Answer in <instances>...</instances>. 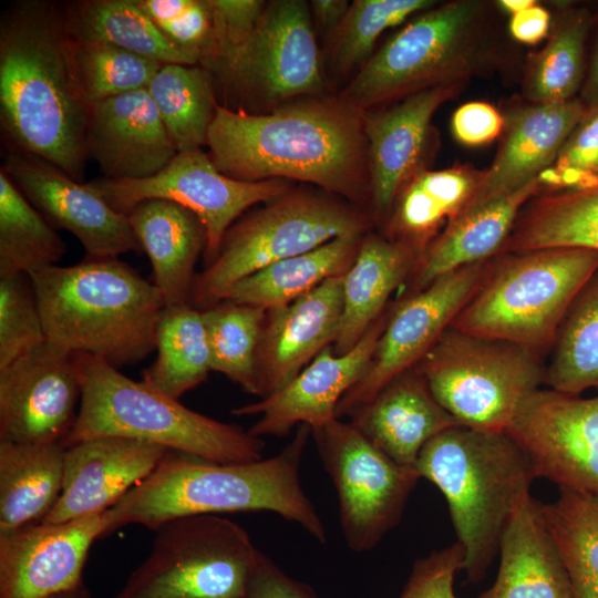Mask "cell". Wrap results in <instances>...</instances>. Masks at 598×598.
I'll list each match as a JSON object with an SVG mask.
<instances>
[{"label": "cell", "instance_id": "obj_47", "mask_svg": "<svg viewBox=\"0 0 598 598\" xmlns=\"http://www.w3.org/2000/svg\"><path fill=\"white\" fill-rule=\"evenodd\" d=\"M538 181L542 192L598 185V105L587 107L557 157L538 176Z\"/></svg>", "mask_w": 598, "mask_h": 598}, {"label": "cell", "instance_id": "obj_46", "mask_svg": "<svg viewBox=\"0 0 598 598\" xmlns=\"http://www.w3.org/2000/svg\"><path fill=\"white\" fill-rule=\"evenodd\" d=\"M166 39L195 56L199 64L215 48V31L208 0H136Z\"/></svg>", "mask_w": 598, "mask_h": 598}, {"label": "cell", "instance_id": "obj_4", "mask_svg": "<svg viewBox=\"0 0 598 598\" xmlns=\"http://www.w3.org/2000/svg\"><path fill=\"white\" fill-rule=\"evenodd\" d=\"M29 276L48 342L101 358L117 369L138 363L155 350L163 297L118 257H87Z\"/></svg>", "mask_w": 598, "mask_h": 598}, {"label": "cell", "instance_id": "obj_26", "mask_svg": "<svg viewBox=\"0 0 598 598\" xmlns=\"http://www.w3.org/2000/svg\"><path fill=\"white\" fill-rule=\"evenodd\" d=\"M351 423L396 464L415 468L423 446L439 433L461 425L433 396L412 368L390 381L354 411Z\"/></svg>", "mask_w": 598, "mask_h": 598}, {"label": "cell", "instance_id": "obj_18", "mask_svg": "<svg viewBox=\"0 0 598 598\" xmlns=\"http://www.w3.org/2000/svg\"><path fill=\"white\" fill-rule=\"evenodd\" d=\"M1 168L48 220L79 239L87 257L143 251L126 215L113 209L86 183L40 157L16 151L4 156Z\"/></svg>", "mask_w": 598, "mask_h": 598}, {"label": "cell", "instance_id": "obj_43", "mask_svg": "<svg viewBox=\"0 0 598 598\" xmlns=\"http://www.w3.org/2000/svg\"><path fill=\"white\" fill-rule=\"evenodd\" d=\"M75 54L80 79L92 104L147 89L163 65L100 41L76 39Z\"/></svg>", "mask_w": 598, "mask_h": 598}, {"label": "cell", "instance_id": "obj_1", "mask_svg": "<svg viewBox=\"0 0 598 598\" xmlns=\"http://www.w3.org/2000/svg\"><path fill=\"white\" fill-rule=\"evenodd\" d=\"M66 2L25 0L0 20V122L11 151L81 182L92 114Z\"/></svg>", "mask_w": 598, "mask_h": 598}, {"label": "cell", "instance_id": "obj_41", "mask_svg": "<svg viewBox=\"0 0 598 598\" xmlns=\"http://www.w3.org/2000/svg\"><path fill=\"white\" fill-rule=\"evenodd\" d=\"M589 18L582 11H563L551 24L547 44L530 60L524 92L533 104L574 99L584 71Z\"/></svg>", "mask_w": 598, "mask_h": 598}, {"label": "cell", "instance_id": "obj_17", "mask_svg": "<svg viewBox=\"0 0 598 598\" xmlns=\"http://www.w3.org/2000/svg\"><path fill=\"white\" fill-rule=\"evenodd\" d=\"M81 398L76 353L45 341L0 369V441L63 443Z\"/></svg>", "mask_w": 598, "mask_h": 598}, {"label": "cell", "instance_id": "obj_56", "mask_svg": "<svg viewBox=\"0 0 598 598\" xmlns=\"http://www.w3.org/2000/svg\"><path fill=\"white\" fill-rule=\"evenodd\" d=\"M47 598H91V595L84 582H82L73 589L61 591Z\"/></svg>", "mask_w": 598, "mask_h": 598}, {"label": "cell", "instance_id": "obj_49", "mask_svg": "<svg viewBox=\"0 0 598 598\" xmlns=\"http://www.w3.org/2000/svg\"><path fill=\"white\" fill-rule=\"evenodd\" d=\"M215 31L213 59L243 47L251 37L265 10L260 0H208Z\"/></svg>", "mask_w": 598, "mask_h": 598}, {"label": "cell", "instance_id": "obj_50", "mask_svg": "<svg viewBox=\"0 0 598 598\" xmlns=\"http://www.w3.org/2000/svg\"><path fill=\"white\" fill-rule=\"evenodd\" d=\"M505 120L489 103L468 102L452 115L451 130L457 142L478 146L495 140L503 131Z\"/></svg>", "mask_w": 598, "mask_h": 598}, {"label": "cell", "instance_id": "obj_29", "mask_svg": "<svg viewBox=\"0 0 598 598\" xmlns=\"http://www.w3.org/2000/svg\"><path fill=\"white\" fill-rule=\"evenodd\" d=\"M126 217L151 260L152 282L165 306L189 303L197 275L195 265L207 241L200 219L179 204L162 198L138 203Z\"/></svg>", "mask_w": 598, "mask_h": 598}, {"label": "cell", "instance_id": "obj_24", "mask_svg": "<svg viewBox=\"0 0 598 598\" xmlns=\"http://www.w3.org/2000/svg\"><path fill=\"white\" fill-rule=\"evenodd\" d=\"M177 153L146 89L92 104L87 156L104 178L152 177Z\"/></svg>", "mask_w": 598, "mask_h": 598}, {"label": "cell", "instance_id": "obj_20", "mask_svg": "<svg viewBox=\"0 0 598 598\" xmlns=\"http://www.w3.org/2000/svg\"><path fill=\"white\" fill-rule=\"evenodd\" d=\"M384 312L358 344L343 354L326 347L279 391L233 410L235 415H260L248 430L256 436H285L295 426H322L336 417L341 398L363 377L385 327Z\"/></svg>", "mask_w": 598, "mask_h": 598}, {"label": "cell", "instance_id": "obj_32", "mask_svg": "<svg viewBox=\"0 0 598 598\" xmlns=\"http://www.w3.org/2000/svg\"><path fill=\"white\" fill-rule=\"evenodd\" d=\"M65 447L0 441V532L42 522L63 487Z\"/></svg>", "mask_w": 598, "mask_h": 598}, {"label": "cell", "instance_id": "obj_52", "mask_svg": "<svg viewBox=\"0 0 598 598\" xmlns=\"http://www.w3.org/2000/svg\"><path fill=\"white\" fill-rule=\"evenodd\" d=\"M551 30L550 13L537 2L512 16L509 32L512 37L525 44H535L547 37Z\"/></svg>", "mask_w": 598, "mask_h": 598}, {"label": "cell", "instance_id": "obj_11", "mask_svg": "<svg viewBox=\"0 0 598 598\" xmlns=\"http://www.w3.org/2000/svg\"><path fill=\"white\" fill-rule=\"evenodd\" d=\"M148 556L113 598H245L260 551L218 515L169 519L154 529Z\"/></svg>", "mask_w": 598, "mask_h": 598}, {"label": "cell", "instance_id": "obj_28", "mask_svg": "<svg viewBox=\"0 0 598 598\" xmlns=\"http://www.w3.org/2000/svg\"><path fill=\"white\" fill-rule=\"evenodd\" d=\"M542 192L538 178L520 189L464 210L419 256L406 296L453 270L498 255L525 204Z\"/></svg>", "mask_w": 598, "mask_h": 598}, {"label": "cell", "instance_id": "obj_6", "mask_svg": "<svg viewBox=\"0 0 598 598\" xmlns=\"http://www.w3.org/2000/svg\"><path fill=\"white\" fill-rule=\"evenodd\" d=\"M82 398L64 447L99 436H121L215 463L264 458L265 442L235 424L187 409L101 358L76 353Z\"/></svg>", "mask_w": 598, "mask_h": 598}, {"label": "cell", "instance_id": "obj_16", "mask_svg": "<svg viewBox=\"0 0 598 598\" xmlns=\"http://www.w3.org/2000/svg\"><path fill=\"white\" fill-rule=\"evenodd\" d=\"M506 433L530 457L538 478L598 499V395L538 389Z\"/></svg>", "mask_w": 598, "mask_h": 598}, {"label": "cell", "instance_id": "obj_2", "mask_svg": "<svg viewBox=\"0 0 598 598\" xmlns=\"http://www.w3.org/2000/svg\"><path fill=\"white\" fill-rule=\"evenodd\" d=\"M364 137L363 113L350 102H307L271 114L217 104L206 144L214 165L230 178H291L358 198Z\"/></svg>", "mask_w": 598, "mask_h": 598}, {"label": "cell", "instance_id": "obj_53", "mask_svg": "<svg viewBox=\"0 0 598 598\" xmlns=\"http://www.w3.org/2000/svg\"><path fill=\"white\" fill-rule=\"evenodd\" d=\"M311 7L320 27L330 30L342 22L350 4L346 0H313Z\"/></svg>", "mask_w": 598, "mask_h": 598}, {"label": "cell", "instance_id": "obj_27", "mask_svg": "<svg viewBox=\"0 0 598 598\" xmlns=\"http://www.w3.org/2000/svg\"><path fill=\"white\" fill-rule=\"evenodd\" d=\"M493 585L478 598H573L568 571L545 522L542 502L525 495L499 543Z\"/></svg>", "mask_w": 598, "mask_h": 598}, {"label": "cell", "instance_id": "obj_54", "mask_svg": "<svg viewBox=\"0 0 598 598\" xmlns=\"http://www.w3.org/2000/svg\"><path fill=\"white\" fill-rule=\"evenodd\" d=\"M586 99L587 102L585 104L587 107L598 105V45L594 55L590 74L586 86Z\"/></svg>", "mask_w": 598, "mask_h": 598}, {"label": "cell", "instance_id": "obj_35", "mask_svg": "<svg viewBox=\"0 0 598 598\" xmlns=\"http://www.w3.org/2000/svg\"><path fill=\"white\" fill-rule=\"evenodd\" d=\"M66 11L79 40L105 42L162 64H199L166 39L136 0L73 1Z\"/></svg>", "mask_w": 598, "mask_h": 598}, {"label": "cell", "instance_id": "obj_5", "mask_svg": "<svg viewBox=\"0 0 598 598\" xmlns=\"http://www.w3.org/2000/svg\"><path fill=\"white\" fill-rule=\"evenodd\" d=\"M415 468L444 495L465 553L463 570L470 582H480L517 504L538 478L530 457L506 432L456 425L423 446Z\"/></svg>", "mask_w": 598, "mask_h": 598}, {"label": "cell", "instance_id": "obj_42", "mask_svg": "<svg viewBox=\"0 0 598 598\" xmlns=\"http://www.w3.org/2000/svg\"><path fill=\"white\" fill-rule=\"evenodd\" d=\"M200 311L212 371L223 373L245 392L258 395L256 359L266 310L223 300Z\"/></svg>", "mask_w": 598, "mask_h": 598}, {"label": "cell", "instance_id": "obj_30", "mask_svg": "<svg viewBox=\"0 0 598 598\" xmlns=\"http://www.w3.org/2000/svg\"><path fill=\"white\" fill-rule=\"evenodd\" d=\"M419 256L410 246L388 237L362 238L343 278V310L334 353H347L358 344L384 313L391 295L409 279Z\"/></svg>", "mask_w": 598, "mask_h": 598}, {"label": "cell", "instance_id": "obj_48", "mask_svg": "<svg viewBox=\"0 0 598 598\" xmlns=\"http://www.w3.org/2000/svg\"><path fill=\"white\" fill-rule=\"evenodd\" d=\"M464 557L455 542L416 559L399 598H456L454 579L463 570Z\"/></svg>", "mask_w": 598, "mask_h": 598}, {"label": "cell", "instance_id": "obj_37", "mask_svg": "<svg viewBox=\"0 0 598 598\" xmlns=\"http://www.w3.org/2000/svg\"><path fill=\"white\" fill-rule=\"evenodd\" d=\"M178 153L206 144L217 102L200 64H163L146 89Z\"/></svg>", "mask_w": 598, "mask_h": 598}, {"label": "cell", "instance_id": "obj_9", "mask_svg": "<svg viewBox=\"0 0 598 598\" xmlns=\"http://www.w3.org/2000/svg\"><path fill=\"white\" fill-rule=\"evenodd\" d=\"M414 368L461 425L481 431L506 432L523 401L546 382L540 354L451 327Z\"/></svg>", "mask_w": 598, "mask_h": 598}, {"label": "cell", "instance_id": "obj_3", "mask_svg": "<svg viewBox=\"0 0 598 598\" xmlns=\"http://www.w3.org/2000/svg\"><path fill=\"white\" fill-rule=\"evenodd\" d=\"M307 424L275 456L247 463H215L169 452L154 472L105 512V536L126 525L155 529L183 516L271 512L299 525L317 542L327 530L302 488Z\"/></svg>", "mask_w": 598, "mask_h": 598}, {"label": "cell", "instance_id": "obj_33", "mask_svg": "<svg viewBox=\"0 0 598 598\" xmlns=\"http://www.w3.org/2000/svg\"><path fill=\"white\" fill-rule=\"evenodd\" d=\"M544 248L598 251V185L542 192L532 197L501 252Z\"/></svg>", "mask_w": 598, "mask_h": 598}, {"label": "cell", "instance_id": "obj_23", "mask_svg": "<svg viewBox=\"0 0 598 598\" xmlns=\"http://www.w3.org/2000/svg\"><path fill=\"white\" fill-rule=\"evenodd\" d=\"M464 84L425 89L388 110L363 113L369 144L370 189L374 215L388 219L402 187L420 171L431 120L436 110L460 93Z\"/></svg>", "mask_w": 598, "mask_h": 598}, {"label": "cell", "instance_id": "obj_31", "mask_svg": "<svg viewBox=\"0 0 598 598\" xmlns=\"http://www.w3.org/2000/svg\"><path fill=\"white\" fill-rule=\"evenodd\" d=\"M484 172L471 165L439 171L422 169L400 190L388 217V238L419 255L460 216L476 194Z\"/></svg>", "mask_w": 598, "mask_h": 598}, {"label": "cell", "instance_id": "obj_19", "mask_svg": "<svg viewBox=\"0 0 598 598\" xmlns=\"http://www.w3.org/2000/svg\"><path fill=\"white\" fill-rule=\"evenodd\" d=\"M105 512L0 532V598H47L81 585L90 547L105 536Z\"/></svg>", "mask_w": 598, "mask_h": 598}, {"label": "cell", "instance_id": "obj_45", "mask_svg": "<svg viewBox=\"0 0 598 598\" xmlns=\"http://www.w3.org/2000/svg\"><path fill=\"white\" fill-rule=\"evenodd\" d=\"M45 341L30 276L14 274L0 277V369Z\"/></svg>", "mask_w": 598, "mask_h": 598}, {"label": "cell", "instance_id": "obj_7", "mask_svg": "<svg viewBox=\"0 0 598 598\" xmlns=\"http://www.w3.org/2000/svg\"><path fill=\"white\" fill-rule=\"evenodd\" d=\"M598 269V251L544 248L501 252L451 323L458 331L550 351L569 307Z\"/></svg>", "mask_w": 598, "mask_h": 598}, {"label": "cell", "instance_id": "obj_34", "mask_svg": "<svg viewBox=\"0 0 598 598\" xmlns=\"http://www.w3.org/2000/svg\"><path fill=\"white\" fill-rule=\"evenodd\" d=\"M363 235L338 237L308 252L274 262L238 281L225 300L266 311L289 305L353 264Z\"/></svg>", "mask_w": 598, "mask_h": 598}, {"label": "cell", "instance_id": "obj_13", "mask_svg": "<svg viewBox=\"0 0 598 598\" xmlns=\"http://www.w3.org/2000/svg\"><path fill=\"white\" fill-rule=\"evenodd\" d=\"M113 209L126 215L138 203L162 198L193 212L206 230L207 266L217 257L228 228L246 209L287 193L280 179L243 182L220 173L202 150L177 153L152 177L133 181L99 178L86 183Z\"/></svg>", "mask_w": 598, "mask_h": 598}, {"label": "cell", "instance_id": "obj_39", "mask_svg": "<svg viewBox=\"0 0 598 598\" xmlns=\"http://www.w3.org/2000/svg\"><path fill=\"white\" fill-rule=\"evenodd\" d=\"M65 251L48 219L0 168V277L56 265Z\"/></svg>", "mask_w": 598, "mask_h": 598}, {"label": "cell", "instance_id": "obj_55", "mask_svg": "<svg viewBox=\"0 0 598 598\" xmlns=\"http://www.w3.org/2000/svg\"><path fill=\"white\" fill-rule=\"evenodd\" d=\"M536 1L534 0H501L497 1V6L501 7L505 12L511 13L512 16L515 13H518L532 6H534Z\"/></svg>", "mask_w": 598, "mask_h": 598}, {"label": "cell", "instance_id": "obj_8", "mask_svg": "<svg viewBox=\"0 0 598 598\" xmlns=\"http://www.w3.org/2000/svg\"><path fill=\"white\" fill-rule=\"evenodd\" d=\"M488 4L455 0L423 11L369 59L346 91L368 107L446 84H466L487 60Z\"/></svg>", "mask_w": 598, "mask_h": 598}, {"label": "cell", "instance_id": "obj_40", "mask_svg": "<svg viewBox=\"0 0 598 598\" xmlns=\"http://www.w3.org/2000/svg\"><path fill=\"white\" fill-rule=\"evenodd\" d=\"M570 579L573 598H598V499L565 488L542 503Z\"/></svg>", "mask_w": 598, "mask_h": 598}, {"label": "cell", "instance_id": "obj_12", "mask_svg": "<svg viewBox=\"0 0 598 598\" xmlns=\"http://www.w3.org/2000/svg\"><path fill=\"white\" fill-rule=\"evenodd\" d=\"M311 436L336 487L349 549H373L400 523L419 472L393 462L351 422L334 419Z\"/></svg>", "mask_w": 598, "mask_h": 598}, {"label": "cell", "instance_id": "obj_14", "mask_svg": "<svg viewBox=\"0 0 598 598\" xmlns=\"http://www.w3.org/2000/svg\"><path fill=\"white\" fill-rule=\"evenodd\" d=\"M240 95L281 101L322 89L319 52L307 4L275 1L249 40L202 65Z\"/></svg>", "mask_w": 598, "mask_h": 598}, {"label": "cell", "instance_id": "obj_10", "mask_svg": "<svg viewBox=\"0 0 598 598\" xmlns=\"http://www.w3.org/2000/svg\"><path fill=\"white\" fill-rule=\"evenodd\" d=\"M368 225L364 215L340 202L287 192L228 228L216 259L196 275L189 303L207 309L256 271L338 237L363 235Z\"/></svg>", "mask_w": 598, "mask_h": 598}, {"label": "cell", "instance_id": "obj_38", "mask_svg": "<svg viewBox=\"0 0 598 598\" xmlns=\"http://www.w3.org/2000/svg\"><path fill=\"white\" fill-rule=\"evenodd\" d=\"M550 351L549 389L573 395L598 389V269L569 307Z\"/></svg>", "mask_w": 598, "mask_h": 598}, {"label": "cell", "instance_id": "obj_25", "mask_svg": "<svg viewBox=\"0 0 598 598\" xmlns=\"http://www.w3.org/2000/svg\"><path fill=\"white\" fill-rule=\"evenodd\" d=\"M587 111L584 101L532 104L507 118L493 164L466 209L512 194L549 167ZM465 209V210H466Z\"/></svg>", "mask_w": 598, "mask_h": 598}, {"label": "cell", "instance_id": "obj_22", "mask_svg": "<svg viewBox=\"0 0 598 598\" xmlns=\"http://www.w3.org/2000/svg\"><path fill=\"white\" fill-rule=\"evenodd\" d=\"M344 275L327 279L289 305L266 311L256 359L261 399L287 385L334 342L343 310Z\"/></svg>", "mask_w": 598, "mask_h": 598}, {"label": "cell", "instance_id": "obj_21", "mask_svg": "<svg viewBox=\"0 0 598 598\" xmlns=\"http://www.w3.org/2000/svg\"><path fill=\"white\" fill-rule=\"evenodd\" d=\"M166 447L121 436H99L65 447L61 495L42 520L63 523L101 514L148 477Z\"/></svg>", "mask_w": 598, "mask_h": 598}, {"label": "cell", "instance_id": "obj_44", "mask_svg": "<svg viewBox=\"0 0 598 598\" xmlns=\"http://www.w3.org/2000/svg\"><path fill=\"white\" fill-rule=\"evenodd\" d=\"M432 0H357L340 23L336 61L350 69L367 60L374 43L386 29L400 24L415 12L431 9Z\"/></svg>", "mask_w": 598, "mask_h": 598}, {"label": "cell", "instance_id": "obj_51", "mask_svg": "<svg viewBox=\"0 0 598 598\" xmlns=\"http://www.w3.org/2000/svg\"><path fill=\"white\" fill-rule=\"evenodd\" d=\"M245 598H318L309 586L289 577L262 553Z\"/></svg>", "mask_w": 598, "mask_h": 598}, {"label": "cell", "instance_id": "obj_15", "mask_svg": "<svg viewBox=\"0 0 598 598\" xmlns=\"http://www.w3.org/2000/svg\"><path fill=\"white\" fill-rule=\"evenodd\" d=\"M491 259L439 277L423 290L404 297L389 312L370 365L341 398L337 419L350 416L390 381L417 364L477 290Z\"/></svg>", "mask_w": 598, "mask_h": 598}, {"label": "cell", "instance_id": "obj_36", "mask_svg": "<svg viewBox=\"0 0 598 598\" xmlns=\"http://www.w3.org/2000/svg\"><path fill=\"white\" fill-rule=\"evenodd\" d=\"M155 361L142 381L178 400L203 383L210 368V352L202 311L189 303L165 306L157 328Z\"/></svg>", "mask_w": 598, "mask_h": 598}]
</instances>
